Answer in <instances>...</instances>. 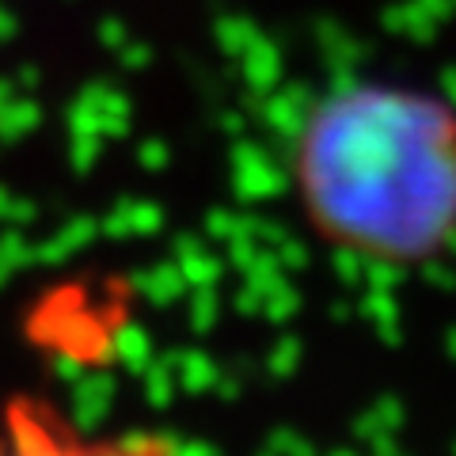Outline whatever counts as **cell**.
<instances>
[{
	"label": "cell",
	"instance_id": "7a4b0ae2",
	"mask_svg": "<svg viewBox=\"0 0 456 456\" xmlns=\"http://www.w3.org/2000/svg\"><path fill=\"white\" fill-rule=\"evenodd\" d=\"M0 456H183L152 430H84L42 392H0Z\"/></svg>",
	"mask_w": 456,
	"mask_h": 456
},
{
	"label": "cell",
	"instance_id": "6da1fadb",
	"mask_svg": "<svg viewBox=\"0 0 456 456\" xmlns=\"http://www.w3.org/2000/svg\"><path fill=\"white\" fill-rule=\"evenodd\" d=\"M289 191L308 232L373 266H430L456 248V107L395 80L312 99L289 141Z\"/></svg>",
	"mask_w": 456,
	"mask_h": 456
}]
</instances>
